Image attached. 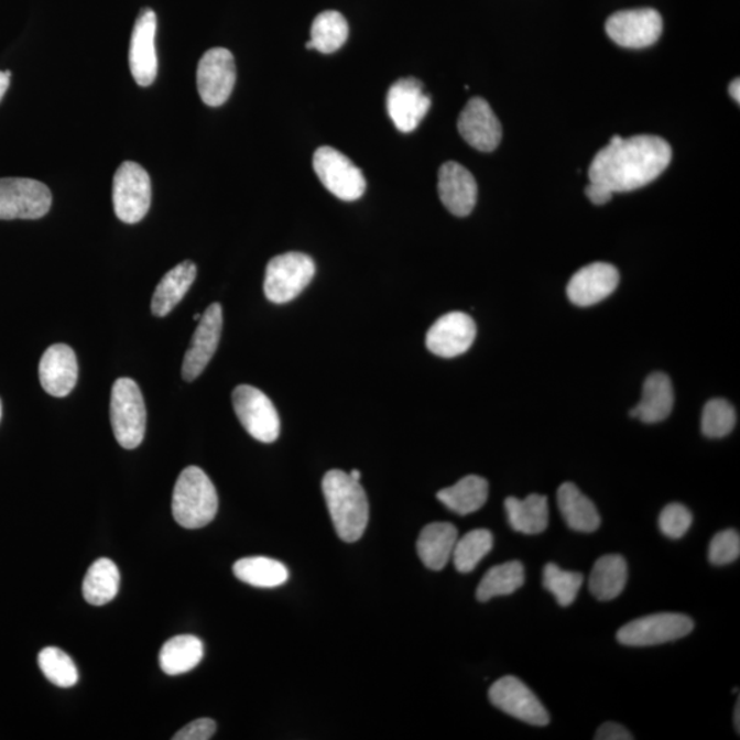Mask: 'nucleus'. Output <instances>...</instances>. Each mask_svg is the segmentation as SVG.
I'll return each instance as SVG.
<instances>
[{
	"label": "nucleus",
	"mask_w": 740,
	"mask_h": 740,
	"mask_svg": "<svg viewBox=\"0 0 740 740\" xmlns=\"http://www.w3.org/2000/svg\"><path fill=\"white\" fill-rule=\"evenodd\" d=\"M586 195L594 205L601 206L608 204V202L613 198L614 194L608 187H605V185L590 182V184L587 185Z\"/></svg>",
	"instance_id": "79ce46f5"
},
{
	"label": "nucleus",
	"mask_w": 740,
	"mask_h": 740,
	"mask_svg": "<svg viewBox=\"0 0 740 740\" xmlns=\"http://www.w3.org/2000/svg\"><path fill=\"white\" fill-rule=\"evenodd\" d=\"M173 518L187 530H198L215 520L218 496L209 476L198 467L183 470L172 499Z\"/></svg>",
	"instance_id": "7ed1b4c3"
},
{
	"label": "nucleus",
	"mask_w": 740,
	"mask_h": 740,
	"mask_svg": "<svg viewBox=\"0 0 740 740\" xmlns=\"http://www.w3.org/2000/svg\"><path fill=\"white\" fill-rule=\"evenodd\" d=\"M694 630V621L682 613H654L628 622L617 632V642L622 646L648 648L687 636Z\"/></svg>",
	"instance_id": "6e6552de"
},
{
	"label": "nucleus",
	"mask_w": 740,
	"mask_h": 740,
	"mask_svg": "<svg viewBox=\"0 0 740 740\" xmlns=\"http://www.w3.org/2000/svg\"><path fill=\"white\" fill-rule=\"evenodd\" d=\"M524 583V565L520 561H509L487 572L476 591V598L480 602H487L496 597L510 596L523 587Z\"/></svg>",
	"instance_id": "2f4dec72"
},
{
	"label": "nucleus",
	"mask_w": 740,
	"mask_h": 740,
	"mask_svg": "<svg viewBox=\"0 0 740 740\" xmlns=\"http://www.w3.org/2000/svg\"><path fill=\"white\" fill-rule=\"evenodd\" d=\"M237 83V65L231 52L227 48H210L204 54L196 72V84L200 99L210 108H218L227 102Z\"/></svg>",
	"instance_id": "f8f14e48"
},
{
	"label": "nucleus",
	"mask_w": 740,
	"mask_h": 740,
	"mask_svg": "<svg viewBox=\"0 0 740 740\" xmlns=\"http://www.w3.org/2000/svg\"><path fill=\"white\" fill-rule=\"evenodd\" d=\"M323 492L330 519L341 541H360L369 521V502L360 481L340 469L324 476Z\"/></svg>",
	"instance_id": "f03ea898"
},
{
	"label": "nucleus",
	"mask_w": 740,
	"mask_h": 740,
	"mask_svg": "<svg viewBox=\"0 0 740 740\" xmlns=\"http://www.w3.org/2000/svg\"><path fill=\"white\" fill-rule=\"evenodd\" d=\"M352 479L360 481L361 480V472L360 470L352 469L351 472L349 474Z\"/></svg>",
	"instance_id": "49530a36"
},
{
	"label": "nucleus",
	"mask_w": 740,
	"mask_h": 740,
	"mask_svg": "<svg viewBox=\"0 0 740 740\" xmlns=\"http://www.w3.org/2000/svg\"><path fill=\"white\" fill-rule=\"evenodd\" d=\"M607 33L621 47H650L659 42L663 33V19L654 9L619 11L609 17Z\"/></svg>",
	"instance_id": "ddd939ff"
},
{
	"label": "nucleus",
	"mask_w": 740,
	"mask_h": 740,
	"mask_svg": "<svg viewBox=\"0 0 740 740\" xmlns=\"http://www.w3.org/2000/svg\"><path fill=\"white\" fill-rule=\"evenodd\" d=\"M733 722H736L737 732H740V700L736 706V715H733Z\"/></svg>",
	"instance_id": "a18cd8bd"
},
{
	"label": "nucleus",
	"mask_w": 740,
	"mask_h": 740,
	"mask_svg": "<svg viewBox=\"0 0 740 740\" xmlns=\"http://www.w3.org/2000/svg\"><path fill=\"white\" fill-rule=\"evenodd\" d=\"M313 167L319 182L336 198L355 202L366 193L367 181L360 167L349 156L329 145L316 150Z\"/></svg>",
	"instance_id": "0eeeda50"
},
{
	"label": "nucleus",
	"mask_w": 740,
	"mask_h": 740,
	"mask_svg": "<svg viewBox=\"0 0 740 740\" xmlns=\"http://www.w3.org/2000/svg\"><path fill=\"white\" fill-rule=\"evenodd\" d=\"M737 425V412L726 400H711L706 403L703 413V432L710 439H720L730 435Z\"/></svg>",
	"instance_id": "e433bc0d"
},
{
	"label": "nucleus",
	"mask_w": 740,
	"mask_h": 740,
	"mask_svg": "<svg viewBox=\"0 0 740 740\" xmlns=\"http://www.w3.org/2000/svg\"><path fill=\"white\" fill-rule=\"evenodd\" d=\"M235 413L243 428L258 442L273 443L280 435V417L273 402L255 387L242 384L233 390Z\"/></svg>",
	"instance_id": "9d476101"
},
{
	"label": "nucleus",
	"mask_w": 740,
	"mask_h": 740,
	"mask_svg": "<svg viewBox=\"0 0 740 740\" xmlns=\"http://www.w3.org/2000/svg\"><path fill=\"white\" fill-rule=\"evenodd\" d=\"M39 666L47 681L61 688H70L78 682V671L73 660L58 648H46L39 653Z\"/></svg>",
	"instance_id": "c9c22d12"
},
{
	"label": "nucleus",
	"mask_w": 740,
	"mask_h": 740,
	"mask_svg": "<svg viewBox=\"0 0 740 740\" xmlns=\"http://www.w3.org/2000/svg\"><path fill=\"white\" fill-rule=\"evenodd\" d=\"M194 319H200V314H195Z\"/></svg>",
	"instance_id": "09e8293b"
},
{
	"label": "nucleus",
	"mask_w": 740,
	"mask_h": 740,
	"mask_svg": "<svg viewBox=\"0 0 740 740\" xmlns=\"http://www.w3.org/2000/svg\"><path fill=\"white\" fill-rule=\"evenodd\" d=\"M693 524V514L682 503L666 504L660 514L661 532L670 540H681Z\"/></svg>",
	"instance_id": "4c0bfd02"
},
{
	"label": "nucleus",
	"mask_w": 740,
	"mask_h": 740,
	"mask_svg": "<svg viewBox=\"0 0 740 740\" xmlns=\"http://www.w3.org/2000/svg\"><path fill=\"white\" fill-rule=\"evenodd\" d=\"M436 498L451 512L468 515L485 507L489 499V481L480 476L470 475L448 489L437 492Z\"/></svg>",
	"instance_id": "cd10ccee"
},
{
	"label": "nucleus",
	"mask_w": 740,
	"mask_h": 740,
	"mask_svg": "<svg viewBox=\"0 0 740 740\" xmlns=\"http://www.w3.org/2000/svg\"><path fill=\"white\" fill-rule=\"evenodd\" d=\"M0 420H2V401H0Z\"/></svg>",
	"instance_id": "de8ad7c7"
},
{
	"label": "nucleus",
	"mask_w": 740,
	"mask_h": 740,
	"mask_svg": "<svg viewBox=\"0 0 740 740\" xmlns=\"http://www.w3.org/2000/svg\"><path fill=\"white\" fill-rule=\"evenodd\" d=\"M437 191L442 204L457 217L469 216L478 202V184L472 173L458 162L448 161L440 166Z\"/></svg>",
	"instance_id": "aec40b11"
},
{
	"label": "nucleus",
	"mask_w": 740,
	"mask_h": 740,
	"mask_svg": "<svg viewBox=\"0 0 740 740\" xmlns=\"http://www.w3.org/2000/svg\"><path fill=\"white\" fill-rule=\"evenodd\" d=\"M457 541L458 531L453 524H428L418 536V557L431 570H442L451 559Z\"/></svg>",
	"instance_id": "393cba45"
},
{
	"label": "nucleus",
	"mask_w": 740,
	"mask_h": 740,
	"mask_svg": "<svg viewBox=\"0 0 740 740\" xmlns=\"http://www.w3.org/2000/svg\"><path fill=\"white\" fill-rule=\"evenodd\" d=\"M489 698L496 708L526 725L545 727L551 722V716L545 706L519 677L499 678L492 684Z\"/></svg>",
	"instance_id": "9b49d317"
},
{
	"label": "nucleus",
	"mask_w": 740,
	"mask_h": 740,
	"mask_svg": "<svg viewBox=\"0 0 740 740\" xmlns=\"http://www.w3.org/2000/svg\"><path fill=\"white\" fill-rule=\"evenodd\" d=\"M113 205L116 216L126 224H138L148 215L151 206V181L142 165L127 161L117 170Z\"/></svg>",
	"instance_id": "1a4fd4ad"
},
{
	"label": "nucleus",
	"mask_w": 740,
	"mask_h": 740,
	"mask_svg": "<svg viewBox=\"0 0 740 740\" xmlns=\"http://www.w3.org/2000/svg\"><path fill=\"white\" fill-rule=\"evenodd\" d=\"M429 109L431 97L417 78H400L387 94V111L400 132L411 133L417 129Z\"/></svg>",
	"instance_id": "4468645a"
},
{
	"label": "nucleus",
	"mask_w": 740,
	"mask_h": 740,
	"mask_svg": "<svg viewBox=\"0 0 740 740\" xmlns=\"http://www.w3.org/2000/svg\"><path fill=\"white\" fill-rule=\"evenodd\" d=\"M585 581L580 572L561 569L558 565L547 564L543 569V587L552 592L559 607H570Z\"/></svg>",
	"instance_id": "f704fd0d"
},
{
	"label": "nucleus",
	"mask_w": 740,
	"mask_h": 740,
	"mask_svg": "<svg viewBox=\"0 0 740 740\" xmlns=\"http://www.w3.org/2000/svg\"><path fill=\"white\" fill-rule=\"evenodd\" d=\"M233 574L240 581L258 588L283 586L289 580L287 566L268 557H247L233 565Z\"/></svg>",
	"instance_id": "7c9ffc66"
},
{
	"label": "nucleus",
	"mask_w": 740,
	"mask_h": 740,
	"mask_svg": "<svg viewBox=\"0 0 740 740\" xmlns=\"http://www.w3.org/2000/svg\"><path fill=\"white\" fill-rule=\"evenodd\" d=\"M222 307L213 304L200 316L189 349L185 352L182 368L183 379L193 381L199 378L202 372L209 366L213 356L216 355L222 333Z\"/></svg>",
	"instance_id": "2eb2a0df"
},
{
	"label": "nucleus",
	"mask_w": 740,
	"mask_h": 740,
	"mask_svg": "<svg viewBox=\"0 0 740 740\" xmlns=\"http://www.w3.org/2000/svg\"><path fill=\"white\" fill-rule=\"evenodd\" d=\"M156 14L149 8L140 11L134 22L131 46H129V67L134 81L149 87L159 73V58L155 50Z\"/></svg>",
	"instance_id": "f3484780"
},
{
	"label": "nucleus",
	"mask_w": 740,
	"mask_h": 740,
	"mask_svg": "<svg viewBox=\"0 0 740 740\" xmlns=\"http://www.w3.org/2000/svg\"><path fill=\"white\" fill-rule=\"evenodd\" d=\"M196 279V265L193 261H184L161 279L151 301V312L156 317H165L181 304L185 294L193 287Z\"/></svg>",
	"instance_id": "b1692460"
},
{
	"label": "nucleus",
	"mask_w": 740,
	"mask_h": 740,
	"mask_svg": "<svg viewBox=\"0 0 740 740\" xmlns=\"http://www.w3.org/2000/svg\"><path fill=\"white\" fill-rule=\"evenodd\" d=\"M508 521L515 532L525 535H537L548 526V503L545 496L531 493L525 499L509 497L504 501Z\"/></svg>",
	"instance_id": "a878e982"
},
{
	"label": "nucleus",
	"mask_w": 740,
	"mask_h": 740,
	"mask_svg": "<svg viewBox=\"0 0 740 740\" xmlns=\"http://www.w3.org/2000/svg\"><path fill=\"white\" fill-rule=\"evenodd\" d=\"M596 740H632L633 736L625 727L617 725V722H605L598 728Z\"/></svg>",
	"instance_id": "a19ab883"
},
{
	"label": "nucleus",
	"mask_w": 740,
	"mask_h": 740,
	"mask_svg": "<svg viewBox=\"0 0 740 740\" xmlns=\"http://www.w3.org/2000/svg\"><path fill=\"white\" fill-rule=\"evenodd\" d=\"M478 334L474 318L467 313L453 312L442 316L428 330L425 345L437 357L454 358L472 347Z\"/></svg>",
	"instance_id": "dca6fc26"
},
{
	"label": "nucleus",
	"mask_w": 740,
	"mask_h": 740,
	"mask_svg": "<svg viewBox=\"0 0 740 740\" xmlns=\"http://www.w3.org/2000/svg\"><path fill=\"white\" fill-rule=\"evenodd\" d=\"M110 420L119 445L127 450L142 445L148 425L144 398L137 381L121 378L111 389Z\"/></svg>",
	"instance_id": "20e7f679"
},
{
	"label": "nucleus",
	"mask_w": 740,
	"mask_h": 740,
	"mask_svg": "<svg viewBox=\"0 0 740 740\" xmlns=\"http://www.w3.org/2000/svg\"><path fill=\"white\" fill-rule=\"evenodd\" d=\"M557 502L559 512L570 530L591 534L601 526V515L596 504L570 481L559 487Z\"/></svg>",
	"instance_id": "5701e85b"
},
{
	"label": "nucleus",
	"mask_w": 740,
	"mask_h": 740,
	"mask_svg": "<svg viewBox=\"0 0 740 740\" xmlns=\"http://www.w3.org/2000/svg\"><path fill=\"white\" fill-rule=\"evenodd\" d=\"M217 725L211 719H199L182 728L173 739L175 740H209L215 736Z\"/></svg>",
	"instance_id": "ea45409f"
},
{
	"label": "nucleus",
	"mask_w": 740,
	"mask_h": 740,
	"mask_svg": "<svg viewBox=\"0 0 740 740\" xmlns=\"http://www.w3.org/2000/svg\"><path fill=\"white\" fill-rule=\"evenodd\" d=\"M740 555V536L736 530H726L714 536L709 545V561L716 566L736 563Z\"/></svg>",
	"instance_id": "58836bf2"
},
{
	"label": "nucleus",
	"mask_w": 740,
	"mask_h": 740,
	"mask_svg": "<svg viewBox=\"0 0 740 740\" xmlns=\"http://www.w3.org/2000/svg\"><path fill=\"white\" fill-rule=\"evenodd\" d=\"M120 588V570L113 561L99 558L89 566L83 581V596L95 607L113 601Z\"/></svg>",
	"instance_id": "c756f323"
},
{
	"label": "nucleus",
	"mask_w": 740,
	"mask_h": 740,
	"mask_svg": "<svg viewBox=\"0 0 740 740\" xmlns=\"http://www.w3.org/2000/svg\"><path fill=\"white\" fill-rule=\"evenodd\" d=\"M619 283L620 274L613 265L594 262L574 274L566 287V294L576 306H592L612 295Z\"/></svg>",
	"instance_id": "6ab92c4d"
},
{
	"label": "nucleus",
	"mask_w": 740,
	"mask_h": 740,
	"mask_svg": "<svg viewBox=\"0 0 740 740\" xmlns=\"http://www.w3.org/2000/svg\"><path fill=\"white\" fill-rule=\"evenodd\" d=\"M205 648L199 638L178 635L170 639L160 652L161 670L170 676L187 674L204 659Z\"/></svg>",
	"instance_id": "c85d7f7f"
},
{
	"label": "nucleus",
	"mask_w": 740,
	"mask_h": 740,
	"mask_svg": "<svg viewBox=\"0 0 740 740\" xmlns=\"http://www.w3.org/2000/svg\"><path fill=\"white\" fill-rule=\"evenodd\" d=\"M349 33V24L339 11H323L313 21L311 42L317 52L333 54L345 46Z\"/></svg>",
	"instance_id": "473e14b6"
},
{
	"label": "nucleus",
	"mask_w": 740,
	"mask_h": 740,
	"mask_svg": "<svg viewBox=\"0 0 740 740\" xmlns=\"http://www.w3.org/2000/svg\"><path fill=\"white\" fill-rule=\"evenodd\" d=\"M458 132L474 149L491 153L501 143L502 126L483 98H472L458 119Z\"/></svg>",
	"instance_id": "a211bd4d"
},
{
	"label": "nucleus",
	"mask_w": 740,
	"mask_h": 740,
	"mask_svg": "<svg viewBox=\"0 0 740 740\" xmlns=\"http://www.w3.org/2000/svg\"><path fill=\"white\" fill-rule=\"evenodd\" d=\"M628 579V566L619 554L603 555L597 559L591 570L588 588L598 601H612L624 590Z\"/></svg>",
	"instance_id": "bb28decb"
},
{
	"label": "nucleus",
	"mask_w": 740,
	"mask_h": 740,
	"mask_svg": "<svg viewBox=\"0 0 740 740\" xmlns=\"http://www.w3.org/2000/svg\"><path fill=\"white\" fill-rule=\"evenodd\" d=\"M730 94L733 99L737 100V102H740V84H739V78L737 80H733L730 86Z\"/></svg>",
	"instance_id": "c03bdc74"
},
{
	"label": "nucleus",
	"mask_w": 740,
	"mask_h": 740,
	"mask_svg": "<svg viewBox=\"0 0 740 740\" xmlns=\"http://www.w3.org/2000/svg\"><path fill=\"white\" fill-rule=\"evenodd\" d=\"M493 536L489 530H474L458 540L454 546V566L461 574L475 570L480 561L492 551Z\"/></svg>",
	"instance_id": "72a5a7b5"
},
{
	"label": "nucleus",
	"mask_w": 740,
	"mask_h": 740,
	"mask_svg": "<svg viewBox=\"0 0 740 740\" xmlns=\"http://www.w3.org/2000/svg\"><path fill=\"white\" fill-rule=\"evenodd\" d=\"M39 379L47 394L57 398L69 395L78 379L75 351L67 345L50 346L39 363Z\"/></svg>",
	"instance_id": "412c9836"
},
{
	"label": "nucleus",
	"mask_w": 740,
	"mask_h": 740,
	"mask_svg": "<svg viewBox=\"0 0 740 740\" xmlns=\"http://www.w3.org/2000/svg\"><path fill=\"white\" fill-rule=\"evenodd\" d=\"M46 184L33 178H0V220H37L52 209Z\"/></svg>",
	"instance_id": "423d86ee"
},
{
	"label": "nucleus",
	"mask_w": 740,
	"mask_h": 740,
	"mask_svg": "<svg viewBox=\"0 0 740 740\" xmlns=\"http://www.w3.org/2000/svg\"><path fill=\"white\" fill-rule=\"evenodd\" d=\"M671 160V145L663 138L652 134L628 139L613 137L607 148L594 156L588 177L613 194L630 193L663 175Z\"/></svg>",
	"instance_id": "f257e3e1"
},
{
	"label": "nucleus",
	"mask_w": 740,
	"mask_h": 740,
	"mask_svg": "<svg viewBox=\"0 0 740 740\" xmlns=\"http://www.w3.org/2000/svg\"><path fill=\"white\" fill-rule=\"evenodd\" d=\"M674 403V385L671 379L663 372H655L644 381L641 402L631 409L630 417L648 424L664 422L670 417Z\"/></svg>",
	"instance_id": "4be33fe9"
},
{
	"label": "nucleus",
	"mask_w": 740,
	"mask_h": 740,
	"mask_svg": "<svg viewBox=\"0 0 740 740\" xmlns=\"http://www.w3.org/2000/svg\"><path fill=\"white\" fill-rule=\"evenodd\" d=\"M314 274L316 263L312 257L304 252H285L269 261L263 291L272 304H289L312 283Z\"/></svg>",
	"instance_id": "39448f33"
},
{
	"label": "nucleus",
	"mask_w": 740,
	"mask_h": 740,
	"mask_svg": "<svg viewBox=\"0 0 740 740\" xmlns=\"http://www.w3.org/2000/svg\"><path fill=\"white\" fill-rule=\"evenodd\" d=\"M10 72H0V100L3 99L4 94L8 92L10 86Z\"/></svg>",
	"instance_id": "37998d69"
}]
</instances>
